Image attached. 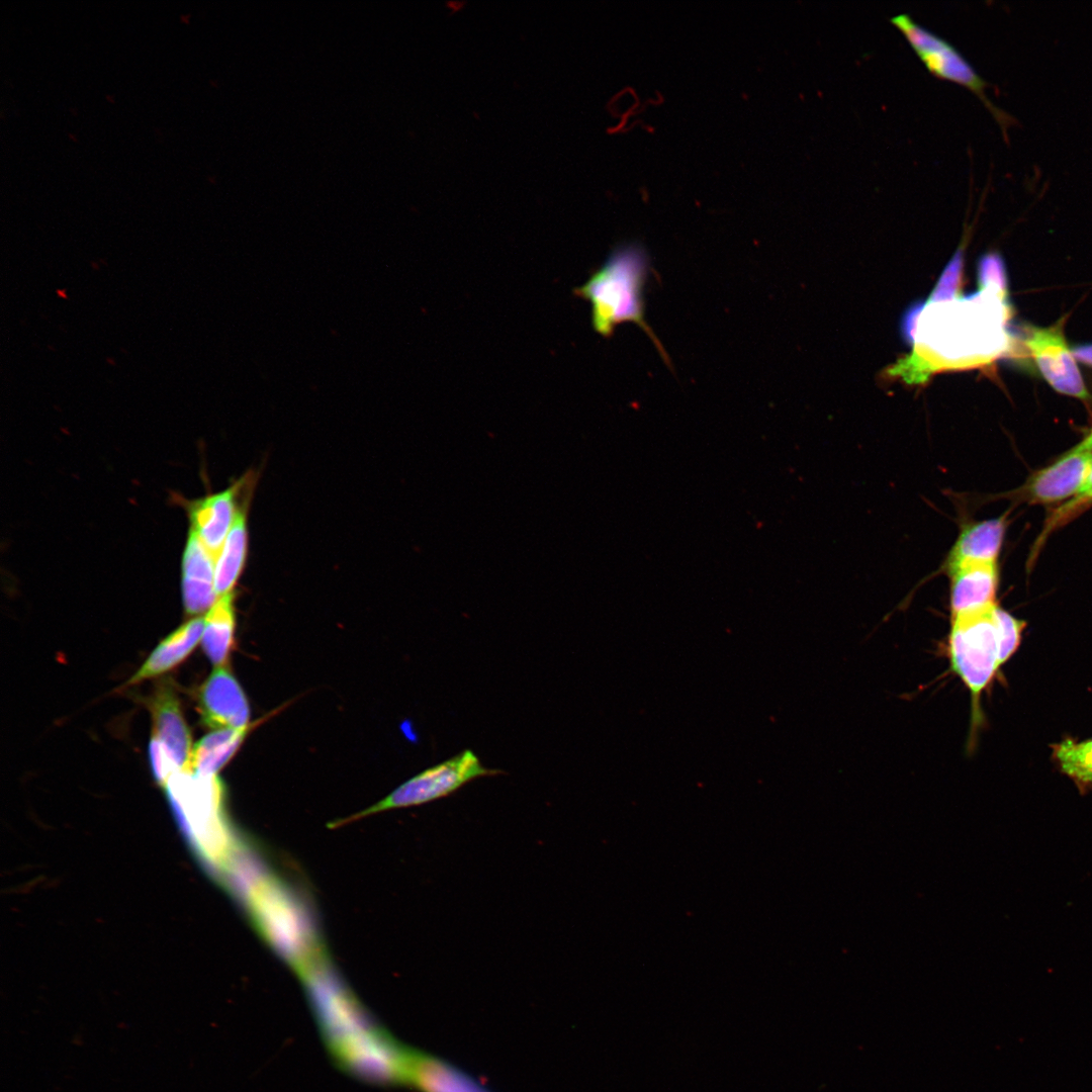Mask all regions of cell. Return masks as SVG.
<instances>
[{
  "mask_svg": "<svg viewBox=\"0 0 1092 1092\" xmlns=\"http://www.w3.org/2000/svg\"><path fill=\"white\" fill-rule=\"evenodd\" d=\"M1004 531L1003 517L966 526L947 556L946 571L966 562L996 563Z\"/></svg>",
  "mask_w": 1092,
  "mask_h": 1092,
  "instance_id": "obj_15",
  "label": "cell"
},
{
  "mask_svg": "<svg viewBox=\"0 0 1092 1092\" xmlns=\"http://www.w3.org/2000/svg\"><path fill=\"white\" fill-rule=\"evenodd\" d=\"M153 735L165 747L180 770L187 765L192 741L177 696L170 686H161L151 701Z\"/></svg>",
  "mask_w": 1092,
  "mask_h": 1092,
  "instance_id": "obj_12",
  "label": "cell"
},
{
  "mask_svg": "<svg viewBox=\"0 0 1092 1092\" xmlns=\"http://www.w3.org/2000/svg\"><path fill=\"white\" fill-rule=\"evenodd\" d=\"M997 605L951 617L946 652L950 668L971 694L972 728L981 721L980 698L1000 668Z\"/></svg>",
  "mask_w": 1092,
  "mask_h": 1092,
  "instance_id": "obj_4",
  "label": "cell"
},
{
  "mask_svg": "<svg viewBox=\"0 0 1092 1092\" xmlns=\"http://www.w3.org/2000/svg\"><path fill=\"white\" fill-rule=\"evenodd\" d=\"M996 617L999 629V663L1003 665L1018 648L1026 623L999 607L996 610Z\"/></svg>",
  "mask_w": 1092,
  "mask_h": 1092,
  "instance_id": "obj_23",
  "label": "cell"
},
{
  "mask_svg": "<svg viewBox=\"0 0 1092 1092\" xmlns=\"http://www.w3.org/2000/svg\"><path fill=\"white\" fill-rule=\"evenodd\" d=\"M925 306L926 302L922 299L911 302L900 320V335L904 343L910 347L915 343L917 321Z\"/></svg>",
  "mask_w": 1092,
  "mask_h": 1092,
  "instance_id": "obj_25",
  "label": "cell"
},
{
  "mask_svg": "<svg viewBox=\"0 0 1092 1092\" xmlns=\"http://www.w3.org/2000/svg\"><path fill=\"white\" fill-rule=\"evenodd\" d=\"M1087 504H1092V493L1084 498H1074L1069 504L1065 505L1055 517V523H1059L1060 520L1075 515L1078 510L1082 509Z\"/></svg>",
  "mask_w": 1092,
  "mask_h": 1092,
  "instance_id": "obj_26",
  "label": "cell"
},
{
  "mask_svg": "<svg viewBox=\"0 0 1092 1092\" xmlns=\"http://www.w3.org/2000/svg\"><path fill=\"white\" fill-rule=\"evenodd\" d=\"M406 1080L423 1092H488L459 1069L419 1054L411 1055Z\"/></svg>",
  "mask_w": 1092,
  "mask_h": 1092,
  "instance_id": "obj_16",
  "label": "cell"
},
{
  "mask_svg": "<svg viewBox=\"0 0 1092 1092\" xmlns=\"http://www.w3.org/2000/svg\"><path fill=\"white\" fill-rule=\"evenodd\" d=\"M1075 498H1084L1092 493V470Z\"/></svg>",
  "mask_w": 1092,
  "mask_h": 1092,
  "instance_id": "obj_28",
  "label": "cell"
},
{
  "mask_svg": "<svg viewBox=\"0 0 1092 1092\" xmlns=\"http://www.w3.org/2000/svg\"><path fill=\"white\" fill-rule=\"evenodd\" d=\"M1077 449L1082 450V451H1089V452L1092 450V431L1087 436V438L1081 444H1079Z\"/></svg>",
  "mask_w": 1092,
  "mask_h": 1092,
  "instance_id": "obj_29",
  "label": "cell"
},
{
  "mask_svg": "<svg viewBox=\"0 0 1092 1092\" xmlns=\"http://www.w3.org/2000/svg\"><path fill=\"white\" fill-rule=\"evenodd\" d=\"M233 593L219 596L204 617L202 648L215 665H224L233 645L235 631Z\"/></svg>",
  "mask_w": 1092,
  "mask_h": 1092,
  "instance_id": "obj_18",
  "label": "cell"
},
{
  "mask_svg": "<svg viewBox=\"0 0 1092 1092\" xmlns=\"http://www.w3.org/2000/svg\"><path fill=\"white\" fill-rule=\"evenodd\" d=\"M149 755L154 777L164 787L167 781L180 769L155 736H152L150 741Z\"/></svg>",
  "mask_w": 1092,
  "mask_h": 1092,
  "instance_id": "obj_24",
  "label": "cell"
},
{
  "mask_svg": "<svg viewBox=\"0 0 1092 1092\" xmlns=\"http://www.w3.org/2000/svg\"><path fill=\"white\" fill-rule=\"evenodd\" d=\"M646 250L639 244L617 247L575 294L590 302L592 322L604 337L618 325L633 323L648 335L667 365L669 357L645 321L644 286L649 274Z\"/></svg>",
  "mask_w": 1092,
  "mask_h": 1092,
  "instance_id": "obj_3",
  "label": "cell"
},
{
  "mask_svg": "<svg viewBox=\"0 0 1092 1092\" xmlns=\"http://www.w3.org/2000/svg\"><path fill=\"white\" fill-rule=\"evenodd\" d=\"M1053 757L1081 792L1092 789V739L1078 742L1067 738L1053 745Z\"/></svg>",
  "mask_w": 1092,
  "mask_h": 1092,
  "instance_id": "obj_20",
  "label": "cell"
},
{
  "mask_svg": "<svg viewBox=\"0 0 1092 1092\" xmlns=\"http://www.w3.org/2000/svg\"><path fill=\"white\" fill-rule=\"evenodd\" d=\"M499 772L486 768L472 750L466 749L413 777L360 815L422 805L446 797L477 778Z\"/></svg>",
  "mask_w": 1092,
  "mask_h": 1092,
  "instance_id": "obj_6",
  "label": "cell"
},
{
  "mask_svg": "<svg viewBox=\"0 0 1092 1092\" xmlns=\"http://www.w3.org/2000/svg\"><path fill=\"white\" fill-rule=\"evenodd\" d=\"M1072 353L1079 361L1092 366V344L1075 347L1072 349Z\"/></svg>",
  "mask_w": 1092,
  "mask_h": 1092,
  "instance_id": "obj_27",
  "label": "cell"
},
{
  "mask_svg": "<svg viewBox=\"0 0 1092 1092\" xmlns=\"http://www.w3.org/2000/svg\"><path fill=\"white\" fill-rule=\"evenodd\" d=\"M246 848L224 884L242 901L260 934L304 979L326 965L309 908L290 883Z\"/></svg>",
  "mask_w": 1092,
  "mask_h": 1092,
  "instance_id": "obj_1",
  "label": "cell"
},
{
  "mask_svg": "<svg viewBox=\"0 0 1092 1092\" xmlns=\"http://www.w3.org/2000/svg\"><path fill=\"white\" fill-rule=\"evenodd\" d=\"M1091 470L1092 453L1074 448L1030 479L1027 496L1041 504L1062 500L1080 491Z\"/></svg>",
  "mask_w": 1092,
  "mask_h": 1092,
  "instance_id": "obj_9",
  "label": "cell"
},
{
  "mask_svg": "<svg viewBox=\"0 0 1092 1092\" xmlns=\"http://www.w3.org/2000/svg\"><path fill=\"white\" fill-rule=\"evenodd\" d=\"M963 264L964 252L963 247L961 246L953 253L941 272L936 285L927 299V303H940L954 299L962 281Z\"/></svg>",
  "mask_w": 1092,
  "mask_h": 1092,
  "instance_id": "obj_21",
  "label": "cell"
},
{
  "mask_svg": "<svg viewBox=\"0 0 1092 1092\" xmlns=\"http://www.w3.org/2000/svg\"><path fill=\"white\" fill-rule=\"evenodd\" d=\"M1025 344L1040 373L1054 389L1081 399L1090 397L1060 326L1033 328Z\"/></svg>",
  "mask_w": 1092,
  "mask_h": 1092,
  "instance_id": "obj_7",
  "label": "cell"
},
{
  "mask_svg": "<svg viewBox=\"0 0 1092 1092\" xmlns=\"http://www.w3.org/2000/svg\"><path fill=\"white\" fill-rule=\"evenodd\" d=\"M215 558L191 529L182 561V597L188 615H199L217 600L214 584Z\"/></svg>",
  "mask_w": 1092,
  "mask_h": 1092,
  "instance_id": "obj_10",
  "label": "cell"
},
{
  "mask_svg": "<svg viewBox=\"0 0 1092 1092\" xmlns=\"http://www.w3.org/2000/svg\"><path fill=\"white\" fill-rule=\"evenodd\" d=\"M977 277L982 290L991 291L1002 300L1006 299L1007 279L1005 266L998 254H985L979 259Z\"/></svg>",
  "mask_w": 1092,
  "mask_h": 1092,
  "instance_id": "obj_22",
  "label": "cell"
},
{
  "mask_svg": "<svg viewBox=\"0 0 1092 1092\" xmlns=\"http://www.w3.org/2000/svg\"><path fill=\"white\" fill-rule=\"evenodd\" d=\"M202 721L210 728H246L250 719L247 698L232 672L215 666L198 696Z\"/></svg>",
  "mask_w": 1092,
  "mask_h": 1092,
  "instance_id": "obj_8",
  "label": "cell"
},
{
  "mask_svg": "<svg viewBox=\"0 0 1092 1092\" xmlns=\"http://www.w3.org/2000/svg\"><path fill=\"white\" fill-rule=\"evenodd\" d=\"M204 630V618L197 617L166 637L127 681L128 685L158 676L183 661L195 648Z\"/></svg>",
  "mask_w": 1092,
  "mask_h": 1092,
  "instance_id": "obj_14",
  "label": "cell"
},
{
  "mask_svg": "<svg viewBox=\"0 0 1092 1092\" xmlns=\"http://www.w3.org/2000/svg\"><path fill=\"white\" fill-rule=\"evenodd\" d=\"M178 822L196 854L221 882L244 843L224 812V786L216 775L175 772L164 786Z\"/></svg>",
  "mask_w": 1092,
  "mask_h": 1092,
  "instance_id": "obj_2",
  "label": "cell"
},
{
  "mask_svg": "<svg viewBox=\"0 0 1092 1092\" xmlns=\"http://www.w3.org/2000/svg\"><path fill=\"white\" fill-rule=\"evenodd\" d=\"M890 21L905 37L931 75L967 88L981 100L1000 126L1006 140L1008 128L1017 124V119L997 107L988 98L986 94L988 83L965 57L951 43L921 26L908 14L896 15Z\"/></svg>",
  "mask_w": 1092,
  "mask_h": 1092,
  "instance_id": "obj_5",
  "label": "cell"
},
{
  "mask_svg": "<svg viewBox=\"0 0 1092 1092\" xmlns=\"http://www.w3.org/2000/svg\"><path fill=\"white\" fill-rule=\"evenodd\" d=\"M950 577L951 617L978 611L995 603L998 572L994 562H966L947 570Z\"/></svg>",
  "mask_w": 1092,
  "mask_h": 1092,
  "instance_id": "obj_11",
  "label": "cell"
},
{
  "mask_svg": "<svg viewBox=\"0 0 1092 1092\" xmlns=\"http://www.w3.org/2000/svg\"><path fill=\"white\" fill-rule=\"evenodd\" d=\"M247 544L246 516L240 509L215 558L214 584L217 597L232 593L245 563Z\"/></svg>",
  "mask_w": 1092,
  "mask_h": 1092,
  "instance_id": "obj_19",
  "label": "cell"
},
{
  "mask_svg": "<svg viewBox=\"0 0 1092 1092\" xmlns=\"http://www.w3.org/2000/svg\"><path fill=\"white\" fill-rule=\"evenodd\" d=\"M247 730L248 727L223 728L205 735L192 747L184 770L204 776L216 775L235 754Z\"/></svg>",
  "mask_w": 1092,
  "mask_h": 1092,
  "instance_id": "obj_17",
  "label": "cell"
},
{
  "mask_svg": "<svg viewBox=\"0 0 1092 1092\" xmlns=\"http://www.w3.org/2000/svg\"><path fill=\"white\" fill-rule=\"evenodd\" d=\"M240 485L194 502L189 509L192 530L214 558L237 518L236 496Z\"/></svg>",
  "mask_w": 1092,
  "mask_h": 1092,
  "instance_id": "obj_13",
  "label": "cell"
}]
</instances>
